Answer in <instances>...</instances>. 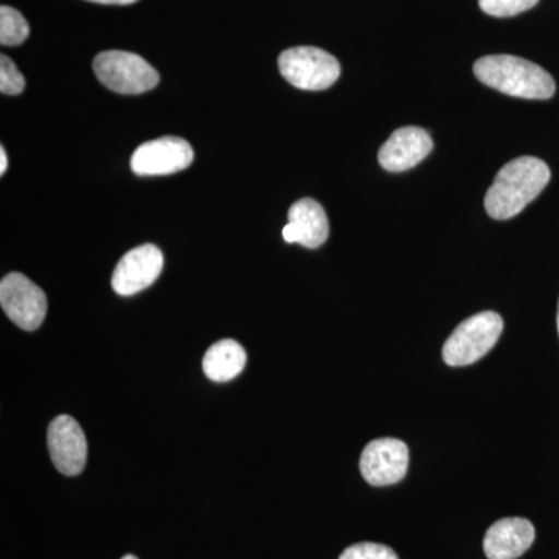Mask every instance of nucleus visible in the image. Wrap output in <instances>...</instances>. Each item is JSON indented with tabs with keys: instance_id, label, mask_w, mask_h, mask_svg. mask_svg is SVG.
Wrapping results in <instances>:
<instances>
[{
	"instance_id": "obj_16",
	"label": "nucleus",
	"mask_w": 559,
	"mask_h": 559,
	"mask_svg": "<svg viewBox=\"0 0 559 559\" xmlns=\"http://www.w3.org/2000/svg\"><path fill=\"white\" fill-rule=\"evenodd\" d=\"M538 2L539 0H479V5L489 16L511 17L533 9Z\"/></svg>"
},
{
	"instance_id": "obj_6",
	"label": "nucleus",
	"mask_w": 559,
	"mask_h": 559,
	"mask_svg": "<svg viewBox=\"0 0 559 559\" xmlns=\"http://www.w3.org/2000/svg\"><path fill=\"white\" fill-rule=\"evenodd\" d=\"M0 305L11 322L25 331L38 330L47 314V297L38 285L20 272L0 283Z\"/></svg>"
},
{
	"instance_id": "obj_19",
	"label": "nucleus",
	"mask_w": 559,
	"mask_h": 559,
	"mask_svg": "<svg viewBox=\"0 0 559 559\" xmlns=\"http://www.w3.org/2000/svg\"><path fill=\"white\" fill-rule=\"evenodd\" d=\"M87 2L103 3V5H131L138 0H87Z\"/></svg>"
},
{
	"instance_id": "obj_9",
	"label": "nucleus",
	"mask_w": 559,
	"mask_h": 559,
	"mask_svg": "<svg viewBox=\"0 0 559 559\" xmlns=\"http://www.w3.org/2000/svg\"><path fill=\"white\" fill-rule=\"evenodd\" d=\"M47 444L55 468L64 476H79L87 459V441L75 418L60 415L50 423Z\"/></svg>"
},
{
	"instance_id": "obj_20",
	"label": "nucleus",
	"mask_w": 559,
	"mask_h": 559,
	"mask_svg": "<svg viewBox=\"0 0 559 559\" xmlns=\"http://www.w3.org/2000/svg\"><path fill=\"white\" fill-rule=\"evenodd\" d=\"M7 168H9V157H7L5 148H0V176L5 175Z\"/></svg>"
},
{
	"instance_id": "obj_7",
	"label": "nucleus",
	"mask_w": 559,
	"mask_h": 559,
	"mask_svg": "<svg viewBox=\"0 0 559 559\" xmlns=\"http://www.w3.org/2000/svg\"><path fill=\"white\" fill-rule=\"evenodd\" d=\"M193 148L187 140L165 138L143 143L131 157V168L139 176H165L187 170L193 164Z\"/></svg>"
},
{
	"instance_id": "obj_2",
	"label": "nucleus",
	"mask_w": 559,
	"mask_h": 559,
	"mask_svg": "<svg viewBox=\"0 0 559 559\" xmlns=\"http://www.w3.org/2000/svg\"><path fill=\"white\" fill-rule=\"evenodd\" d=\"M474 73L488 87L525 100H549L557 91V84L547 70L511 55L480 58L474 64Z\"/></svg>"
},
{
	"instance_id": "obj_10",
	"label": "nucleus",
	"mask_w": 559,
	"mask_h": 559,
	"mask_svg": "<svg viewBox=\"0 0 559 559\" xmlns=\"http://www.w3.org/2000/svg\"><path fill=\"white\" fill-rule=\"evenodd\" d=\"M164 270V255L154 245L130 250L117 264L112 274V288L119 296L130 297L150 288Z\"/></svg>"
},
{
	"instance_id": "obj_18",
	"label": "nucleus",
	"mask_w": 559,
	"mask_h": 559,
	"mask_svg": "<svg viewBox=\"0 0 559 559\" xmlns=\"http://www.w3.org/2000/svg\"><path fill=\"white\" fill-rule=\"evenodd\" d=\"M340 559H399V555L384 544L359 543L344 550Z\"/></svg>"
},
{
	"instance_id": "obj_4",
	"label": "nucleus",
	"mask_w": 559,
	"mask_h": 559,
	"mask_svg": "<svg viewBox=\"0 0 559 559\" xmlns=\"http://www.w3.org/2000/svg\"><path fill=\"white\" fill-rule=\"evenodd\" d=\"M94 72L103 86L123 95H139L159 84V73L131 51H103L94 60Z\"/></svg>"
},
{
	"instance_id": "obj_17",
	"label": "nucleus",
	"mask_w": 559,
	"mask_h": 559,
	"mask_svg": "<svg viewBox=\"0 0 559 559\" xmlns=\"http://www.w3.org/2000/svg\"><path fill=\"white\" fill-rule=\"evenodd\" d=\"M25 90V79L7 55L0 57V92L3 95H20Z\"/></svg>"
},
{
	"instance_id": "obj_5",
	"label": "nucleus",
	"mask_w": 559,
	"mask_h": 559,
	"mask_svg": "<svg viewBox=\"0 0 559 559\" xmlns=\"http://www.w3.org/2000/svg\"><path fill=\"white\" fill-rule=\"evenodd\" d=\"M283 79L297 90L325 91L341 76V64L329 51L318 47H293L278 58Z\"/></svg>"
},
{
	"instance_id": "obj_14",
	"label": "nucleus",
	"mask_w": 559,
	"mask_h": 559,
	"mask_svg": "<svg viewBox=\"0 0 559 559\" xmlns=\"http://www.w3.org/2000/svg\"><path fill=\"white\" fill-rule=\"evenodd\" d=\"M245 348L234 340H223L213 344L205 353L202 369L205 377L213 382H227L237 378L245 370Z\"/></svg>"
},
{
	"instance_id": "obj_3",
	"label": "nucleus",
	"mask_w": 559,
	"mask_h": 559,
	"mask_svg": "<svg viewBox=\"0 0 559 559\" xmlns=\"http://www.w3.org/2000/svg\"><path fill=\"white\" fill-rule=\"evenodd\" d=\"M503 330L498 312L484 311L463 320L443 345V360L451 367H465L484 358L495 347Z\"/></svg>"
},
{
	"instance_id": "obj_8",
	"label": "nucleus",
	"mask_w": 559,
	"mask_h": 559,
	"mask_svg": "<svg viewBox=\"0 0 559 559\" xmlns=\"http://www.w3.org/2000/svg\"><path fill=\"white\" fill-rule=\"evenodd\" d=\"M360 473L373 487H388L404 479L409 466V448L399 439L370 441L360 455Z\"/></svg>"
},
{
	"instance_id": "obj_15",
	"label": "nucleus",
	"mask_w": 559,
	"mask_h": 559,
	"mask_svg": "<svg viewBox=\"0 0 559 559\" xmlns=\"http://www.w3.org/2000/svg\"><path fill=\"white\" fill-rule=\"evenodd\" d=\"M31 35L28 22L20 11L3 5L0 9V44L2 46H21Z\"/></svg>"
},
{
	"instance_id": "obj_11",
	"label": "nucleus",
	"mask_w": 559,
	"mask_h": 559,
	"mask_svg": "<svg viewBox=\"0 0 559 559\" xmlns=\"http://www.w3.org/2000/svg\"><path fill=\"white\" fill-rule=\"evenodd\" d=\"M432 139L418 127L400 128L381 146L378 159L384 170L400 173L417 167L432 151Z\"/></svg>"
},
{
	"instance_id": "obj_22",
	"label": "nucleus",
	"mask_w": 559,
	"mask_h": 559,
	"mask_svg": "<svg viewBox=\"0 0 559 559\" xmlns=\"http://www.w3.org/2000/svg\"><path fill=\"white\" fill-rule=\"evenodd\" d=\"M557 325H558V333H559V301H558Z\"/></svg>"
},
{
	"instance_id": "obj_13",
	"label": "nucleus",
	"mask_w": 559,
	"mask_h": 559,
	"mask_svg": "<svg viewBox=\"0 0 559 559\" xmlns=\"http://www.w3.org/2000/svg\"><path fill=\"white\" fill-rule=\"evenodd\" d=\"M535 527L524 518H506L488 528L484 550L488 559H516L532 547Z\"/></svg>"
},
{
	"instance_id": "obj_21",
	"label": "nucleus",
	"mask_w": 559,
	"mask_h": 559,
	"mask_svg": "<svg viewBox=\"0 0 559 559\" xmlns=\"http://www.w3.org/2000/svg\"><path fill=\"white\" fill-rule=\"evenodd\" d=\"M121 559H139V558L134 557V555H127V557H123Z\"/></svg>"
},
{
	"instance_id": "obj_12",
	"label": "nucleus",
	"mask_w": 559,
	"mask_h": 559,
	"mask_svg": "<svg viewBox=\"0 0 559 559\" xmlns=\"http://www.w3.org/2000/svg\"><path fill=\"white\" fill-rule=\"evenodd\" d=\"M289 223L283 229L286 242H299L308 249H318L330 235L329 218L322 205L311 198L297 201L289 209Z\"/></svg>"
},
{
	"instance_id": "obj_1",
	"label": "nucleus",
	"mask_w": 559,
	"mask_h": 559,
	"mask_svg": "<svg viewBox=\"0 0 559 559\" xmlns=\"http://www.w3.org/2000/svg\"><path fill=\"white\" fill-rule=\"evenodd\" d=\"M549 180L546 162L530 156L518 157L500 168L485 197V210L492 219L513 218L539 197Z\"/></svg>"
}]
</instances>
